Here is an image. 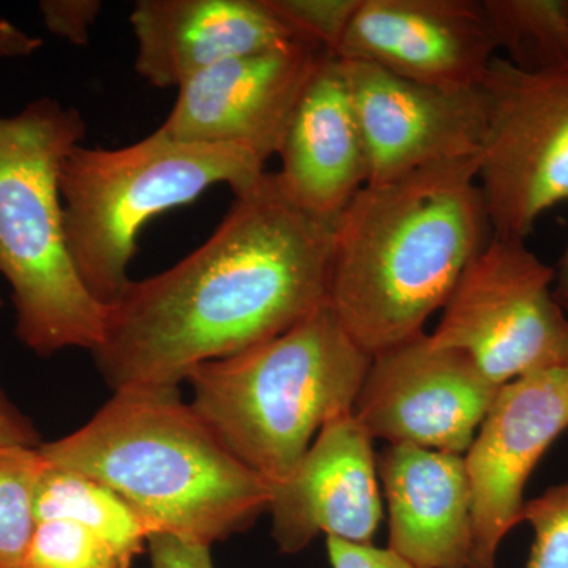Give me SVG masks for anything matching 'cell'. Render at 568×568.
<instances>
[{
    "mask_svg": "<svg viewBox=\"0 0 568 568\" xmlns=\"http://www.w3.org/2000/svg\"><path fill=\"white\" fill-rule=\"evenodd\" d=\"M336 220L305 211L275 173L235 194L173 267L129 284L92 351L119 390H181L190 372L290 331L327 301Z\"/></svg>",
    "mask_w": 568,
    "mask_h": 568,
    "instance_id": "6da1fadb",
    "label": "cell"
},
{
    "mask_svg": "<svg viewBox=\"0 0 568 568\" xmlns=\"http://www.w3.org/2000/svg\"><path fill=\"white\" fill-rule=\"evenodd\" d=\"M478 155L368 183L336 220L327 302L365 353L425 334L489 241Z\"/></svg>",
    "mask_w": 568,
    "mask_h": 568,
    "instance_id": "7a4b0ae2",
    "label": "cell"
},
{
    "mask_svg": "<svg viewBox=\"0 0 568 568\" xmlns=\"http://www.w3.org/2000/svg\"><path fill=\"white\" fill-rule=\"evenodd\" d=\"M40 452L121 496L153 532L211 547L271 508V484L223 446L181 390L114 392L88 424Z\"/></svg>",
    "mask_w": 568,
    "mask_h": 568,
    "instance_id": "3957f363",
    "label": "cell"
},
{
    "mask_svg": "<svg viewBox=\"0 0 568 568\" xmlns=\"http://www.w3.org/2000/svg\"><path fill=\"white\" fill-rule=\"evenodd\" d=\"M325 301L290 331L190 372V406L271 487L283 484L327 422L353 413L372 365Z\"/></svg>",
    "mask_w": 568,
    "mask_h": 568,
    "instance_id": "277c9868",
    "label": "cell"
},
{
    "mask_svg": "<svg viewBox=\"0 0 568 568\" xmlns=\"http://www.w3.org/2000/svg\"><path fill=\"white\" fill-rule=\"evenodd\" d=\"M88 123L77 108L41 97L0 115V275L17 310V336L40 357L95 349L106 306L82 284L63 230L59 174L82 144Z\"/></svg>",
    "mask_w": 568,
    "mask_h": 568,
    "instance_id": "5b68a950",
    "label": "cell"
},
{
    "mask_svg": "<svg viewBox=\"0 0 568 568\" xmlns=\"http://www.w3.org/2000/svg\"><path fill=\"white\" fill-rule=\"evenodd\" d=\"M265 173L245 149L175 141L160 129L125 148L78 145L63 160L59 189L67 246L85 290L110 308L132 283L145 223L211 186L248 192Z\"/></svg>",
    "mask_w": 568,
    "mask_h": 568,
    "instance_id": "8992f818",
    "label": "cell"
},
{
    "mask_svg": "<svg viewBox=\"0 0 568 568\" xmlns=\"http://www.w3.org/2000/svg\"><path fill=\"white\" fill-rule=\"evenodd\" d=\"M477 91V183L489 226L526 241L545 212L568 203V70L525 71L496 55Z\"/></svg>",
    "mask_w": 568,
    "mask_h": 568,
    "instance_id": "52a82bcc",
    "label": "cell"
},
{
    "mask_svg": "<svg viewBox=\"0 0 568 568\" xmlns=\"http://www.w3.org/2000/svg\"><path fill=\"white\" fill-rule=\"evenodd\" d=\"M555 275L526 241L493 235L459 276L429 336L469 355L497 387L568 366V317L552 295Z\"/></svg>",
    "mask_w": 568,
    "mask_h": 568,
    "instance_id": "ba28073f",
    "label": "cell"
},
{
    "mask_svg": "<svg viewBox=\"0 0 568 568\" xmlns=\"http://www.w3.org/2000/svg\"><path fill=\"white\" fill-rule=\"evenodd\" d=\"M499 388L469 355L422 334L373 355L353 414L373 439L465 457Z\"/></svg>",
    "mask_w": 568,
    "mask_h": 568,
    "instance_id": "9c48e42d",
    "label": "cell"
},
{
    "mask_svg": "<svg viewBox=\"0 0 568 568\" xmlns=\"http://www.w3.org/2000/svg\"><path fill=\"white\" fill-rule=\"evenodd\" d=\"M327 54L291 41L216 63L183 82L160 130L175 141L245 149L265 164L278 155L295 108Z\"/></svg>",
    "mask_w": 568,
    "mask_h": 568,
    "instance_id": "30bf717a",
    "label": "cell"
},
{
    "mask_svg": "<svg viewBox=\"0 0 568 568\" xmlns=\"http://www.w3.org/2000/svg\"><path fill=\"white\" fill-rule=\"evenodd\" d=\"M568 428V366L504 384L465 463L473 493L469 568H496L497 549L525 521V488L548 447Z\"/></svg>",
    "mask_w": 568,
    "mask_h": 568,
    "instance_id": "8fae6325",
    "label": "cell"
},
{
    "mask_svg": "<svg viewBox=\"0 0 568 568\" xmlns=\"http://www.w3.org/2000/svg\"><path fill=\"white\" fill-rule=\"evenodd\" d=\"M368 160V183L398 181L480 152V93L447 91L339 58Z\"/></svg>",
    "mask_w": 568,
    "mask_h": 568,
    "instance_id": "7c38bea8",
    "label": "cell"
},
{
    "mask_svg": "<svg viewBox=\"0 0 568 568\" xmlns=\"http://www.w3.org/2000/svg\"><path fill=\"white\" fill-rule=\"evenodd\" d=\"M496 51L484 0H361L336 55L433 88L474 91Z\"/></svg>",
    "mask_w": 568,
    "mask_h": 568,
    "instance_id": "4fadbf2b",
    "label": "cell"
},
{
    "mask_svg": "<svg viewBox=\"0 0 568 568\" xmlns=\"http://www.w3.org/2000/svg\"><path fill=\"white\" fill-rule=\"evenodd\" d=\"M268 514L283 555L304 551L320 534L372 544L383 521L377 459L353 413L321 428L290 478L272 487Z\"/></svg>",
    "mask_w": 568,
    "mask_h": 568,
    "instance_id": "5bb4252c",
    "label": "cell"
},
{
    "mask_svg": "<svg viewBox=\"0 0 568 568\" xmlns=\"http://www.w3.org/2000/svg\"><path fill=\"white\" fill-rule=\"evenodd\" d=\"M130 24L134 71L159 89H179L227 59L301 41L267 0H140Z\"/></svg>",
    "mask_w": 568,
    "mask_h": 568,
    "instance_id": "9a60e30c",
    "label": "cell"
},
{
    "mask_svg": "<svg viewBox=\"0 0 568 568\" xmlns=\"http://www.w3.org/2000/svg\"><path fill=\"white\" fill-rule=\"evenodd\" d=\"M388 547L417 568H469L473 493L465 457L390 444L377 457Z\"/></svg>",
    "mask_w": 568,
    "mask_h": 568,
    "instance_id": "2e32d148",
    "label": "cell"
},
{
    "mask_svg": "<svg viewBox=\"0 0 568 568\" xmlns=\"http://www.w3.org/2000/svg\"><path fill=\"white\" fill-rule=\"evenodd\" d=\"M278 155L280 186L323 219L338 220L368 185L364 138L338 55L327 54L306 85Z\"/></svg>",
    "mask_w": 568,
    "mask_h": 568,
    "instance_id": "e0dca14e",
    "label": "cell"
},
{
    "mask_svg": "<svg viewBox=\"0 0 568 568\" xmlns=\"http://www.w3.org/2000/svg\"><path fill=\"white\" fill-rule=\"evenodd\" d=\"M37 521L69 519L92 529L132 560L148 548L152 526L121 496L91 477L44 459L36 496Z\"/></svg>",
    "mask_w": 568,
    "mask_h": 568,
    "instance_id": "ac0fdd59",
    "label": "cell"
},
{
    "mask_svg": "<svg viewBox=\"0 0 568 568\" xmlns=\"http://www.w3.org/2000/svg\"><path fill=\"white\" fill-rule=\"evenodd\" d=\"M497 50L525 71L568 70V0H484Z\"/></svg>",
    "mask_w": 568,
    "mask_h": 568,
    "instance_id": "d6986e66",
    "label": "cell"
},
{
    "mask_svg": "<svg viewBox=\"0 0 568 568\" xmlns=\"http://www.w3.org/2000/svg\"><path fill=\"white\" fill-rule=\"evenodd\" d=\"M43 467L40 447H0V568H24Z\"/></svg>",
    "mask_w": 568,
    "mask_h": 568,
    "instance_id": "ffe728a7",
    "label": "cell"
},
{
    "mask_svg": "<svg viewBox=\"0 0 568 568\" xmlns=\"http://www.w3.org/2000/svg\"><path fill=\"white\" fill-rule=\"evenodd\" d=\"M132 560L92 529L69 519L37 523L24 568H132Z\"/></svg>",
    "mask_w": 568,
    "mask_h": 568,
    "instance_id": "44dd1931",
    "label": "cell"
},
{
    "mask_svg": "<svg viewBox=\"0 0 568 568\" xmlns=\"http://www.w3.org/2000/svg\"><path fill=\"white\" fill-rule=\"evenodd\" d=\"M295 39L338 54L361 0H267Z\"/></svg>",
    "mask_w": 568,
    "mask_h": 568,
    "instance_id": "7402d4cb",
    "label": "cell"
},
{
    "mask_svg": "<svg viewBox=\"0 0 568 568\" xmlns=\"http://www.w3.org/2000/svg\"><path fill=\"white\" fill-rule=\"evenodd\" d=\"M523 519L536 534L528 568H568V481L526 503Z\"/></svg>",
    "mask_w": 568,
    "mask_h": 568,
    "instance_id": "603a6c76",
    "label": "cell"
},
{
    "mask_svg": "<svg viewBox=\"0 0 568 568\" xmlns=\"http://www.w3.org/2000/svg\"><path fill=\"white\" fill-rule=\"evenodd\" d=\"M102 9L99 0H41L39 3L48 31L77 47L89 44L92 26Z\"/></svg>",
    "mask_w": 568,
    "mask_h": 568,
    "instance_id": "cb8c5ba5",
    "label": "cell"
},
{
    "mask_svg": "<svg viewBox=\"0 0 568 568\" xmlns=\"http://www.w3.org/2000/svg\"><path fill=\"white\" fill-rule=\"evenodd\" d=\"M211 545L174 534L155 532L149 537L148 551L152 568H215Z\"/></svg>",
    "mask_w": 568,
    "mask_h": 568,
    "instance_id": "d4e9b609",
    "label": "cell"
},
{
    "mask_svg": "<svg viewBox=\"0 0 568 568\" xmlns=\"http://www.w3.org/2000/svg\"><path fill=\"white\" fill-rule=\"evenodd\" d=\"M325 545L332 568H417L390 548L351 544L334 537H327Z\"/></svg>",
    "mask_w": 568,
    "mask_h": 568,
    "instance_id": "484cf974",
    "label": "cell"
},
{
    "mask_svg": "<svg viewBox=\"0 0 568 568\" xmlns=\"http://www.w3.org/2000/svg\"><path fill=\"white\" fill-rule=\"evenodd\" d=\"M40 446V435L36 426L0 388V447L39 448Z\"/></svg>",
    "mask_w": 568,
    "mask_h": 568,
    "instance_id": "4316f807",
    "label": "cell"
},
{
    "mask_svg": "<svg viewBox=\"0 0 568 568\" xmlns=\"http://www.w3.org/2000/svg\"><path fill=\"white\" fill-rule=\"evenodd\" d=\"M43 47V40L29 36L7 18L0 17V59L29 58Z\"/></svg>",
    "mask_w": 568,
    "mask_h": 568,
    "instance_id": "83f0119b",
    "label": "cell"
},
{
    "mask_svg": "<svg viewBox=\"0 0 568 568\" xmlns=\"http://www.w3.org/2000/svg\"><path fill=\"white\" fill-rule=\"evenodd\" d=\"M555 295L556 302L562 306L564 312H568V244L566 252L560 257L558 267L555 268Z\"/></svg>",
    "mask_w": 568,
    "mask_h": 568,
    "instance_id": "f1b7e54d",
    "label": "cell"
},
{
    "mask_svg": "<svg viewBox=\"0 0 568 568\" xmlns=\"http://www.w3.org/2000/svg\"><path fill=\"white\" fill-rule=\"evenodd\" d=\"M3 306L2 295H0V308Z\"/></svg>",
    "mask_w": 568,
    "mask_h": 568,
    "instance_id": "f546056e",
    "label": "cell"
}]
</instances>
